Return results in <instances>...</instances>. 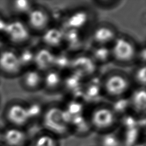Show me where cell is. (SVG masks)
<instances>
[{"instance_id": "obj_1", "label": "cell", "mask_w": 146, "mask_h": 146, "mask_svg": "<svg viewBox=\"0 0 146 146\" xmlns=\"http://www.w3.org/2000/svg\"><path fill=\"white\" fill-rule=\"evenodd\" d=\"M70 120V118L63 107L54 105L44 110L41 123L45 132L58 138L71 133Z\"/></svg>"}, {"instance_id": "obj_36", "label": "cell", "mask_w": 146, "mask_h": 146, "mask_svg": "<svg viewBox=\"0 0 146 146\" xmlns=\"http://www.w3.org/2000/svg\"><path fill=\"white\" fill-rule=\"evenodd\" d=\"M0 146H5V145L3 144H0Z\"/></svg>"}, {"instance_id": "obj_5", "label": "cell", "mask_w": 146, "mask_h": 146, "mask_svg": "<svg viewBox=\"0 0 146 146\" xmlns=\"http://www.w3.org/2000/svg\"><path fill=\"white\" fill-rule=\"evenodd\" d=\"M3 34L10 43L19 47L27 46L33 35L25 20L18 18L7 21Z\"/></svg>"}, {"instance_id": "obj_7", "label": "cell", "mask_w": 146, "mask_h": 146, "mask_svg": "<svg viewBox=\"0 0 146 146\" xmlns=\"http://www.w3.org/2000/svg\"><path fill=\"white\" fill-rule=\"evenodd\" d=\"M51 14L46 9L35 5L24 20L33 34L40 35L51 25Z\"/></svg>"}, {"instance_id": "obj_32", "label": "cell", "mask_w": 146, "mask_h": 146, "mask_svg": "<svg viewBox=\"0 0 146 146\" xmlns=\"http://www.w3.org/2000/svg\"><path fill=\"white\" fill-rule=\"evenodd\" d=\"M7 23V21H6L3 17L0 15V33H3Z\"/></svg>"}, {"instance_id": "obj_25", "label": "cell", "mask_w": 146, "mask_h": 146, "mask_svg": "<svg viewBox=\"0 0 146 146\" xmlns=\"http://www.w3.org/2000/svg\"><path fill=\"white\" fill-rule=\"evenodd\" d=\"M146 67L145 64H137L129 75L132 85L136 87H145L146 82Z\"/></svg>"}, {"instance_id": "obj_9", "label": "cell", "mask_w": 146, "mask_h": 146, "mask_svg": "<svg viewBox=\"0 0 146 146\" xmlns=\"http://www.w3.org/2000/svg\"><path fill=\"white\" fill-rule=\"evenodd\" d=\"M5 117L11 127L23 128L30 122L26 104L18 102L11 103L7 106Z\"/></svg>"}, {"instance_id": "obj_29", "label": "cell", "mask_w": 146, "mask_h": 146, "mask_svg": "<svg viewBox=\"0 0 146 146\" xmlns=\"http://www.w3.org/2000/svg\"><path fill=\"white\" fill-rule=\"evenodd\" d=\"M140 135V128L135 127L125 129L123 137L121 138L122 145L124 146H134L137 143Z\"/></svg>"}, {"instance_id": "obj_31", "label": "cell", "mask_w": 146, "mask_h": 146, "mask_svg": "<svg viewBox=\"0 0 146 146\" xmlns=\"http://www.w3.org/2000/svg\"><path fill=\"white\" fill-rule=\"evenodd\" d=\"M26 106L30 121L38 119H41L45 109L40 104L37 102H32L26 104Z\"/></svg>"}, {"instance_id": "obj_20", "label": "cell", "mask_w": 146, "mask_h": 146, "mask_svg": "<svg viewBox=\"0 0 146 146\" xmlns=\"http://www.w3.org/2000/svg\"><path fill=\"white\" fill-rule=\"evenodd\" d=\"M87 53L98 66L112 61L110 46H108L92 44Z\"/></svg>"}, {"instance_id": "obj_17", "label": "cell", "mask_w": 146, "mask_h": 146, "mask_svg": "<svg viewBox=\"0 0 146 146\" xmlns=\"http://www.w3.org/2000/svg\"><path fill=\"white\" fill-rule=\"evenodd\" d=\"M102 78L96 75L84 81L82 88V99L83 102H95L104 96L102 86Z\"/></svg>"}, {"instance_id": "obj_30", "label": "cell", "mask_w": 146, "mask_h": 146, "mask_svg": "<svg viewBox=\"0 0 146 146\" xmlns=\"http://www.w3.org/2000/svg\"><path fill=\"white\" fill-rule=\"evenodd\" d=\"M100 146H122L121 138L117 134L110 131L102 133L99 140Z\"/></svg>"}, {"instance_id": "obj_15", "label": "cell", "mask_w": 146, "mask_h": 146, "mask_svg": "<svg viewBox=\"0 0 146 146\" xmlns=\"http://www.w3.org/2000/svg\"><path fill=\"white\" fill-rule=\"evenodd\" d=\"M130 110L137 117H144L146 110V92L144 87H136L128 95Z\"/></svg>"}, {"instance_id": "obj_3", "label": "cell", "mask_w": 146, "mask_h": 146, "mask_svg": "<svg viewBox=\"0 0 146 146\" xmlns=\"http://www.w3.org/2000/svg\"><path fill=\"white\" fill-rule=\"evenodd\" d=\"M110 48L112 62L124 66L136 63L138 47L130 37L118 34Z\"/></svg>"}, {"instance_id": "obj_10", "label": "cell", "mask_w": 146, "mask_h": 146, "mask_svg": "<svg viewBox=\"0 0 146 146\" xmlns=\"http://www.w3.org/2000/svg\"><path fill=\"white\" fill-rule=\"evenodd\" d=\"M119 33L115 27L108 23H100L92 29L90 39L92 44L110 46Z\"/></svg>"}, {"instance_id": "obj_27", "label": "cell", "mask_w": 146, "mask_h": 146, "mask_svg": "<svg viewBox=\"0 0 146 146\" xmlns=\"http://www.w3.org/2000/svg\"><path fill=\"white\" fill-rule=\"evenodd\" d=\"M83 102L79 99H72L67 102L64 107H63L70 118L84 114V106Z\"/></svg>"}, {"instance_id": "obj_8", "label": "cell", "mask_w": 146, "mask_h": 146, "mask_svg": "<svg viewBox=\"0 0 146 146\" xmlns=\"http://www.w3.org/2000/svg\"><path fill=\"white\" fill-rule=\"evenodd\" d=\"M23 71L16 51L11 49L1 50L0 73L7 77L14 78L19 76Z\"/></svg>"}, {"instance_id": "obj_28", "label": "cell", "mask_w": 146, "mask_h": 146, "mask_svg": "<svg viewBox=\"0 0 146 146\" xmlns=\"http://www.w3.org/2000/svg\"><path fill=\"white\" fill-rule=\"evenodd\" d=\"M30 146H59L58 138L44 132L37 136Z\"/></svg>"}, {"instance_id": "obj_34", "label": "cell", "mask_w": 146, "mask_h": 146, "mask_svg": "<svg viewBox=\"0 0 146 146\" xmlns=\"http://www.w3.org/2000/svg\"><path fill=\"white\" fill-rule=\"evenodd\" d=\"M2 132L0 131V144H2Z\"/></svg>"}, {"instance_id": "obj_24", "label": "cell", "mask_w": 146, "mask_h": 146, "mask_svg": "<svg viewBox=\"0 0 146 146\" xmlns=\"http://www.w3.org/2000/svg\"><path fill=\"white\" fill-rule=\"evenodd\" d=\"M18 56L23 70L33 67L35 49L29 46L20 47L17 51Z\"/></svg>"}, {"instance_id": "obj_23", "label": "cell", "mask_w": 146, "mask_h": 146, "mask_svg": "<svg viewBox=\"0 0 146 146\" xmlns=\"http://www.w3.org/2000/svg\"><path fill=\"white\" fill-rule=\"evenodd\" d=\"M34 2L29 0H16L11 1L9 7L13 14L17 17H24L29 13L35 6Z\"/></svg>"}, {"instance_id": "obj_4", "label": "cell", "mask_w": 146, "mask_h": 146, "mask_svg": "<svg viewBox=\"0 0 146 146\" xmlns=\"http://www.w3.org/2000/svg\"><path fill=\"white\" fill-rule=\"evenodd\" d=\"M87 116L92 129L102 133L112 131L119 117L109 104H96Z\"/></svg>"}, {"instance_id": "obj_14", "label": "cell", "mask_w": 146, "mask_h": 146, "mask_svg": "<svg viewBox=\"0 0 146 146\" xmlns=\"http://www.w3.org/2000/svg\"><path fill=\"white\" fill-rule=\"evenodd\" d=\"M20 76L22 87L29 92H36L42 89L43 73L34 67L23 70Z\"/></svg>"}, {"instance_id": "obj_13", "label": "cell", "mask_w": 146, "mask_h": 146, "mask_svg": "<svg viewBox=\"0 0 146 146\" xmlns=\"http://www.w3.org/2000/svg\"><path fill=\"white\" fill-rule=\"evenodd\" d=\"M91 18L90 11L86 9H78L68 14L64 19V25L62 27L83 31L90 24Z\"/></svg>"}, {"instance_id": "obj_2", "label": "cell", "mask_w": 146, "mask_h": 146, "mask_svg": "<svg viewBox=\"0 0 146 146\" xmlns=\"http://www.w3.org/2000/svg\"><path fill=\"white\" fill-rule=\"evenodd\" d=\"M103 95L111 100L128 95L132 84L128 75L121 71H112L102 78Z\"/></svg>"}, {"instance_id": "obj_6", "label": "cell", "mask_w": 146, "mask_h": 146, "mask_svg": "<svg viewBox=\"0 0 146 146\" xmlns=\"http://www.w3.org/2000/svg\"><path fill=\"white\" fill-rule=\"evenodd\" d=\"M99 66L87 52L72 56L70 71L78 75L84 81L97 75Z\"/></svg>"}, {"instance_id": "obj_19", "label": "cell", "mask_w": 146, "mask_h": 146, "mask_svg": "<svg viewBox=\"0 0 146 146\" xmlns=\"http://www.w3.org/2000/svg\"><path fill=\"white\" fill-rule=\"evenodd\" d=\"M63 75L59 71L51 69L43 73L42 89L48 93L61 91Z\"/></svg>"}, {"instance_id": "obj_21", "label": "cell", "mask_w": 146, "mask_h": 146, "mask_svg": "<svg viewBox=\"0 0 146 146\" xmlns=\"http://www.w3.org/2000/svg\"><path fill=\"white\" fill-rule=\"evenodd\" d=\"M70 129L71 133L78 136L87 135L92 129L88 118L84 114L71 117Z\"/></svg>"}, {"instance_id": "obj_18", "label": "cell", "mask_w": 146, "mask_h": 146, "mask_svg": "<svg viewBox=\"0 0 146 146\" xmlns=\"http://www.w3.org/2000/svg\"><path fill=\"white\" fill-rule=\"evenodd\" d=\"M27 133L23 128L11 127L2 132V144L5 146H24L27 141Z\"/></svg>"}, {"instance_id": "obj_33", "label": "cell", "mask_w": 146, "mask_h": 146, "mask_svg": "<svg viewBox=\"0 0 146 146\" xmlns=\"http://www.w3.org/2000/svg\"><path fill=\"white\" fill-rule=\"evenodd\" d=\"M134 146H145V144L144 143H137Z\"/></svg>"}, {"instance_id": "obj_11", "label": "cell", "mask_w": 146, "mask_h": 146, "mask_svg": "<svg viewBox=\"0 0 146 146\" xmlns=\"http://www.w3.org/2000/svg\"><path fill=\"white\" fill-rule=\"evenodd\" d=\"M63 49L71 55L83 52L86 39L83 31L75 29L63 28Z\"/></svg>"}, {"instance_id": "obj_26", "label": "cell", "mask_w": 146, "mask_h": 146, "mask_svg": "<svg viewBox=\"0 0 146 146\" xmlns=\"http://www.w3.org/2000/svg\"><path fill=\"white\" fill-rule=\"evenodd\" d=\"M110 105L118 116L119 119L121 116L127 114L128 111L130 110L128 96L113 100L112 103Z\"/></svg>"}, {"instance_id": "obj_38", "label": "cell", "mask_w": 146, "mask_h": 146, "mask_svg": "<svg viewBox=\"0 0 146 146\" xmlns=\"http://www.w3.org/2000/svg\"><path fill=\"white\" fill-rule=\"evenodd\" d=\"M122 146H124V145H122Z\"/></svg>"}, {"instance_id": "obj_37", "label": "cell", "mask_w": 146, "mask_h": 146, "mask_svg": "<svg viewBox=\"0 0 146 146\" xmlns=\"http://www.w3.org/2000/svg\"><path fill=\"white\" fill-rule=\"evenodd\" d=\"M24 146H30V145H24Z\"/></svg>"}, {"instance_id": "obj_35", "label": "cell", "mask_w": 146, "mask_h": 146, "mask_svg": "<svg viewBox=\"0 0 146 146\" xmlns=\"http://www.w3.org/2000/svg\"><path fill=\"white\" fill-rule=\"evenodd\" d=\"M2 46H3V42H2V39L0 38V50L2 49Z\"/></svg>"}, {"instance_id": "obj_16", "label": "cell", "mask_w": 146, "mask_h": 146, "mask_svg": "<svg viewBox=\"0 0 146 146\" xmlns=\"http://www.w3.org/2000/svg\"><path fill=\"white\" fill-rule=\"evenodd\" d=\"M55 51L44 46L35 49L33 67L44 73L53 69Z\"/></svg>"}, {"instance_id": "obj_22", "label": "cell", "mask_w": 146, "mask_h": 146, "mask_svg": "<svg viewBox=\"0 0 146 146\" xmlns=\"http://www.w3.org/2000/svg\"><path fill=\"white\" fill-rule=\"evenodd\" d=\"M72 56L63 49L55 51L53 69L62 74L69 72Z\"/></svg>"}, {"instance_id": "obj_12", "label": "cell", "mask_w": 146, "mask_h": 146, "mask_svg": "<svg viewBox=\"0 0 146 146\" xmlns=\"http://www.w3.org/2000/svg\"><path fill=\"white\" fill-rule=\"evenodd\" d=\"M40 36L41 46L54 51L63 49V29L62 27L51 25Z\"/></svg>"}]
</instances>
